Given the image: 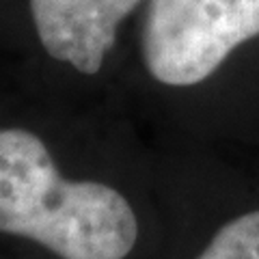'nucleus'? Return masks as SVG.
I'll list each match as a JSON object with an SVG mask.
<instances>
[{
  "instance_id": "obj_2",
  "label": "nucleus",
  "mask_w": 259,
  "mask_h": 259,
  "mask_svg": "<svg viewBox=\"0 0 259 259\" xmlns=\"http://www.w3.org/2000/svg\"><path fill=\"white\" fill-rule=\"evenodd\" d=\"M257 37L259 0H149L143 61L158 82L192 87Z\"/></svg>"
},
{
  "instance_id": "obj_1",
  "label": "nucleus",
  "mask_w": 259,
  "mask_h": 259,
  "mask_svg": "<svg viewBox=\"0 0 259 259\" xmlns=\"http://www.w3.org/2000/svg\"><path fill=\"white\" fill-rule=\"evenodd\" d=\"M0 233L32 240L61 259H125L139 221L119 190L65 180L37 134L0 127Z\"/></svg>"
},
{
  "instance_id": "obj_3",
  "label": "nucleus",
  "mask_w": 259,
  "mask_h": 259,
  "mask_svg": "<svg viewBox=\"0 0 259 259\" xmlns=\"http://www.w3.org/2000/svg\"><path fill=\"white\" fill-rule=\"evenodd\" d=\"M141 0H30L44 50L82 74H97L117 41V28Z\"/></svg>"
},
{
  "instance_id": "obj_4",
  "label": "nucleus",
  "mask_w": 259,
  "mask_h": 259,
  "mask_svg": "<svg viewBox=\"0 0 259 259\" xmlns=\"http://www.w3.org/2000/svg\"><path fill=\"white\" fill-rule=\"evenodd\" d=\"M197 259H259V209L227 221Z\"/></svg>"
}]
</instances>
